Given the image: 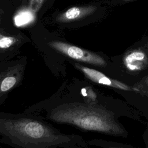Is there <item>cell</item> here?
<instances>
[{
  "label": "cell",
  "instance_id": "obj_11",
  "mask_svg": "<svg viewBox=\"0 0 148 148\" xmlns=\"http://www.w3.org/2000/svg\"><path fill=\"white\" fill-rule=\"evenodd\" d=\"M124 1H130V0H124Z\"/></svg>",
  "mask_w": 148,
  "mask_h": 148
},
{
  "label": "cell",
  "instance_id": "obj_12",
  "mask_svg": "<svg viewBox=\"0 0 148 148\" xmlns=\"http://www.w3.org/2000/svg\"><path fill=\"white\" fill-rule=\"evenodd\" d=\"M147 83H148V80H147Z\"/></svg>",
  "mask_w": 148,
  "mask_h": 148
},
{
  "label": "cell",
  "instance_id": "obj_7",
  "mask_svg": "<svg viewBox=\"0 0 148 148\" xmlns=\"http://www.w3.org/2000/svg\"><path fill=\"white\" fill-rule=\"evenodd\" d=\"M123 62L128 70L139 71L147 65V57L142 50H134L124 56Z\"/></svg>",
  "mask_w": 148,
  "mask_h": 148
},
{
  "label": "cell",
  "instance_id": "obj_10",
  "mask_svg": "<svg viewBox=\"0 0 148 148\" xmlns=\"http://www.w3.org/2000/svg\"><path fill=\"white\" fill-rule=\"evenodd\" d=\"M44 0H29V8L34 13H36L40 9Z\"/></svg>",
  "mask_w": 148,
  "mask_h": 148
},
{
  "label": "cell",
  "instance_id": "obj_4",
  "mask_svg": "<svg viewBox=\"0 0 148 148\" xmlns=\"http://www.w3.org/2000/svg\"><path fill=\"white\" fill-rule=\"evenodd\" d=\"M48 46L57 52L77 61L97 66L106 65V61L100 56L77 46L60 40L50 41Z\"/></svg>",
  "mask_w": 148,
  "mask_h": 148
},
{
  "label": "cell",
  "instance_id": "obj_1",
  "mask_svg": "<svg viewBox=\"0 0 148 148\" xmlns=\"http://www.w3.org/2000/svg\"><path fill=\"white\" fill-rule=\"evenodd\" d=\"M0 142L13 148H57L66 138L33 113L0 112Z\"/></svg>",
  "mask_w": 148,
  "mask_h": 148
},
{
  "label": "cell",
  "instance_id": "obj_9",
  "mask_svg": "<svg viewBox=\"0 0 148 148\" xmlns=\"http://www.w3.org/2000/svg\"><path fill=\"white\" fill-rule=\"evenodd\" d=\"M17 42V40L10 36H5L0 35V60H1L2 53L10 49Z\"/></svg>",
  "mask_w": 148,
  "mask_h": 148
},
{
  "label": "cell",
  "instance_id": "obj_3",
  "mask_svg": "<svg viewBox=\"0 0 148 148\" xmlns=\"http://www.w3.org/2000/svg\"><path fill=\"white\" fill-rule=\"evenodd\" d=\"M26 59L0 63V106L7 99L9 93L20 86L26 68Z\"/></svg>",
  "mask_w": 148,
  "mask_h": 148
},
{
  "label": "cell",
  "instance_id": "obj_6",
  "mask_svg": "<svg viewBox=\"0 0 148 148\" xmlns=\"http://www.w3.org/2000/svg\"><path fill=\"white\" fill-rule=\"evenodd\" d=\"M97 9V8L93 5L72 7L57 16L56 20L61 23L75 21L92 14Z\"/></svg>",
  "mask_w": 148,
  "mask_h": 148
},
{
  "label": "cell",
  "instance_id": "obj_2",
  "mask_svg": "<svg viewBox=\"0 0 148 148\" xmlns=\"http://www.w3.org/2000/svg\"><path fill=\"white\" fill-rule=\"evenodd\" d=\"M60 124H69L82 129L112 135L123 130L110 114L104 109L83 103H62L53 98L33 104L24 111Z\"/></svg>",
  "mask_w": 148,
  "mask_h": 148
},
{
  "label": "cell",
  "instance_id": "obj_5",
  "mask_svg": "<svg viewBox=\"0 0 148 148\" xmlns=\"http://www.w3.org/2000/svg\"><path fill=\"white\" fill-rule=\"evenodd\" d=\"M75 66L80 69L88 79L94 82L124 90L131 91L132 90H135L134 88H131L118 80L107 77L106 75L97 70L84 66L78 64H75Z\"/></svg>",
  "mask_w": 148,
  "mask_h": 148
},
{
  "label": "cell",
  "instance_id": "obj_8",
  "mask_svg": "<svg viewBox=\"0 0 148 148\" xmlns=\"http://www.w3.org/2000/svg\"><path fill=\"white\" fill-rule=\"evenodd\" d=\"M32 10L23 9L20 10L14 17V23L17 26H23L31 23L34 20V16Z\"/></svg>",
  "mask_w": 148,
  "mask_h": 148
}]
</instances>
